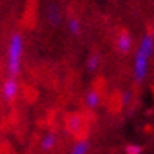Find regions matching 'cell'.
I'll return each instance as SVG.
<instances>
[{
	"label": "cell",
	"instance_id": "4",
	"mask_svg": "<svg viewBox=\"0 0 154 154\" xmlns=\"http://www.w3.org/2000/svg\"><path fill=\"white\" fill-rule=\"evenodd\" d=\"M17 94H19V82H17V77H11L8 75L2 83V99L6 104H13L17 99Z\"/></svg>",
	"mask_w": 154,
	"mask_h": 154
},
{
	"label": "cell",
	"instance_id": "1",
	"mask_svg": "<svg viewBox=\"0 0 154 154\" xmlns=\"http://www.w3.org/2000/svg\"><path fill=\"white\" fill-rule=\"evenodd\" d=\"M152 54H154V36L152 33H145L140 39V44L134 57V79L137 83H142L148 75L149 60Z\"/></svg>",
	"mask_w": 154,
	"mask_h": 154
},
{
	"label": "cell",
	"instance_id": "3",
	"mask_svg": "<svg viewBox=\"0 0 154 154\" xmlns=\"http://www.w3.org/2000/svg\"><path fill=\"white\" fill-rule=\"evenodd\" d=\"M65 128H66L68 134H71L74 137H80L83 129H85V118L79 112L68 113L65 118Z\"/></svg>",
	"mask_w": 154,
	"mask_h": 154
},
{
	"label": "cell",
	"instance_id": "14",
	"mask_svg": "<svg viewBox=\"0 0 154 154\" xmlns=\"http://www.w3.org/2000/svg\"><path fill=\"white\" fill-rule=\"evenodd\" d=\"M151 33H152V36H154V27H152V32H151Z\"/></svg>",
	"mask_w": 154,
	"mask_h": 154
},
{
	"label": "cell",
	"instance_id": "5",
	"mask_svg": "<svg viewBox=\"0 0 154 154\" xmlns=\"http://www.w3.org/2000/svg\"><path fill=\"white\" fill-rule=\"evenodd\" d=\"M132 46H134V39H132V35L123 29L120 30V33L116 35V39H115V47H116V52L120 55H128L132 51Z\"/></svg>",
	"mask_w": 154,
	"mask_h": 154
},
{
	"label": "cell",
	"instance_id": "11",
	"mask_svg": "<svg viewBox=\"0 0 154 154\" xmlns=\"http://www.w3.org/2000/svg\"><path fill=\"white\" fill-rule=\"evenodd\" d=\"M101 66V55L99 54H91L87 60V69L90 72H94Z\"/></svg>",
	"mask_w": 154,
	"mask_h": 154
},
{
	"label": "cell",
	"instance_id": "6",
	"mask_svg": "<svg viewBox=\"0 0 154 154\" xmlns=\"http://www.w3.org/2000/svg\"><path fill=\"white\" fill-rule=\"evenodd\" d=\"M46 19L47 22L51 24L52 27H60L61 22H63V13H61V8L55 3H49L47 8H46Z\"/></svg>",
	"mask_w": 154,
	"mask_h": 154
},
{
	"label": "cell",
	"instance_id": "8",
	"mask_svg": "<svg viewBox=\"0 0 154 154\" xmlns=\"http://www.w3.org/2000/svg\"><path fill=\"white\" fill-rule=\"evenodd\" d=\"M57 142H58L57 134H55V132H49V134H46L43 138H41L39 146H41L43 151H52L55 148V145H57Z\"/></svg>",
	"mask_w": 154,
	"mask_h": 154
},
{
	"label": "cell",
	"instance_id": "10",
	"mask_svg": "<svg viewBox=\"0 0 154 154\" xmlns=\"http://www.w3.org/2000/svg\"><path fill=\"white\" fill-rule=\"evenodd\" d=\"M68 30L71 35H74V36H79V35L82 33V24H80V20L79 17H75V16H69L68 17Z\"/></svg>",
	"mask_w": 154,
	"mask_h": 154
},
{
	"label": "cell",
	"instance_id": "9",
	"mask_svg": "<svg viewBox=\"0 0 154 154\" xmlns=\"http://www.w3.org/2000/svg\"><path fill=\"white\" fill-rule=\"evenodd\" d=\"M88 151H90V142L88 140L87 138H77L69 154H88Z\"/></svg>",
	"mask_w": 154,
	"mask_h": 154
},
{
	"label": "cell",
	"instance_id": "7",
	"mask_svg": "<svg viewBox=\"0 0 154 154\" xmlns=\"http://www.w3.org/2000/svg\"><path fill=\"white\" fill-rule=\"evenodd\" d=\"M101 104V94L96 90H90V91L85 94V107L90 110H94L99 107Z\"/></svg>",
	"mask_w": 154,
	"mask_h": 154
},
{
	"label": "cell",
	"instance_id": "12",
	"mask_svg": "<svg viewBox=\"0 0 154 154\" xmlns=\"http://www.w3.org/2000/svg\"><path fill=\"white\" fill-rule=\"evenodd\" d=\"M124 151H126V154H142L143 146H140L137 143H129V145H126Z\"/></svg>",
	"mask_w": 154,
	"mask_h": 154
},
{
	"label": "cell",
	"instance_id": "2",
	"mask_svg": "<svg viewBox=\"0 0 154 154\" xmlns=\"http://www.w3.org/2000/svg\"><path fill=\"white\" fill-rule=\"evenodd\" d=\"M8 58H6V66H8V74L11 77H17L22 68V54H24V36L19 32H14L10 36L8 43Z\"/></svg>",
	"mask_w": 154,
	"mask_h": 154
},
{
	"label": "cell",
	"instance_id": "13",
	"mask_svg": "<svg viewBox=\"0 0 154 154\" xmlns=\"http://www.w3.org/2000/svg\"><path fill=\"white\" fill-rule=\"evenodd\" d=\"M131 101H132V93L131 91L123 93V106H129Z\"/></svg>",
	"mask_w": 154,
	"mask_h": 154
}]
</instances>
